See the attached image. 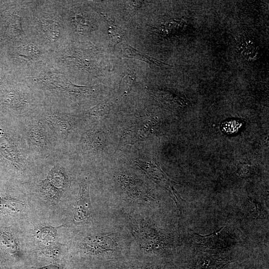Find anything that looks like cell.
<instances>
[{
  "label": "cell",
  "instance_id": "cell-7",
  "mask_svg": "<svg viewBox=\"0 0 269 269\" xmlns=\"http://www.w3.org/2000/svg\"><path fill=\"white\" fill-rule=\"evenodd\" d=\"M224 264V261H221L219 257L206 255L200 258L193 269H217Z\"/></svg>",
  "mask_w": 269,
  "mask_h": 269
},
{
  "label": "cell",
  "instance_id": "cell-20",
  "mask_svg": "<svg viewBox=\"0 0 269 269\" xmlns=\"http://www.w3.org/2000/svg\"><path fill=\"white\" fill-rule=\"evenodd\" d=\"M134 81V77L132 74L126 75L123 79L124 88V94L126 95L130 91L132 85Z\"/></svg>",
  "mask_w": 269,
  "mask_h": 269
},
{
  "label": "cell",
  "instance_id": "cell-2",
  "mask_svg": "<svg viewBox=\"0 0 269 269\" xmlns=\"http://www.w3.org/2000/svg\"><path fill=\"white\" fill-rule=\"evenodd\" d=\"M89 182L83 180L80 185V190L74 211V219L77 222L85 220L91 213V203L89 194Z\"/></svg>",
  "mask_w": 269,
  "mask_h": 269
},
{
  "label": "cell",
  "instance_id": "cell-21",
  "mask_svg": "<svg viewBox=\"0 0 269 269\" xmlns=\"http://www.w3.org/2000/svg\"><path fill=\"white\" fill-rule=\"evenodd\" d=\"M146 1H131L128 2V6L127 8V12L128 18L130 17L131 14L132 13L136 8L141 6Z\"/></svg>",
  "mask_w": 269,
  "mask_h": 269
},
{
  "label": "cell",
  "instance_id": "cell-5",
  "mask_svg": "<svg viewBox=\"0 0 269 269\" xmlns=\"http://www.w3.org/2000/svg\"><path fill=\"white\" fill-rule=\"evenodd\" d=\"M221 228L218 232H215L212 234L202 236L196 233L193 232L192 237L195 242L199 244L210 248H216L224 247V240L223 239L221 232Z\"/></svg>",
  "mask_w": 269,
  "mask_h": 269
},
{
  "label": "cell",
  "instance_id": "cell-12",
  "mask_svg": "<svg viewBox=\"0 0 269 269\" xmlns=\"http://www.w3.org/2000/svg\"><path fill=\"white\" fill-rule=\"evenodd\" d=\"M47 179L59 190L64 188L66 183L65 175L55 167L49 173Z\"/></svg>",
  "mask_w": 269,
  "mask_h": 269
},
{
  "label": "cell",
  "instance_id": "cell-6",
  "mask_svg": "<svg viewBox=\"0 0 269 269\" xmlns=\"http://www.w3.org/2000/svg\"><path fill=\"white\" fill-rule=\"evenodd\" d=\"M25 208V205L21 200L9 198L0 200V210L2 212L16 214L21 213Z\"/></svg>",
  "mask_w": 269,
  "mask_h": 269
},
{
  "label": "cell",
  "instance_id": "cell-8",
  "mask_svg": "<svg viewBox=\"0 0 269 269\" xmlns=\"http://www.w3.org/2000/svg\"><path fill=\"white\" fill-rule=\"evenodd\" d=\"M63 225L58 227L51 226H42L35 231V236L37 239L46 243L53 242L56 236L57 231Z\"/></svg>",
  "mask_w": 269,
  "mask_h": 269
},
{
  "label": "cell",
  "instance_id": "cell-19",
  "mask_svg": "<svg viewBox=\"0 0 269 269\" xmlns=\"http://www.w3.org/2000/svg\"><path fill=\"white\" fill-rule=\"evenodd\" d=\"M61 245L53 242H48L41 249L42 254L50 258H57L61 252Z\"/></svg>",
  "mask_w": 269,
  "mask_h": 269
},
{
  "label": "cell",
  "instance_id": "cell-3",
  "mask_svg": "<svg viewBox=\"0 0 269 269\" xmlns=\"http://www.w3.org/2000/svg\"><path fill=\"white\" fill-rule=\"evenodd\" d=\"M120 47V54L123 57L134 58L142 61L153 68L169 69L173 67L172 65L158 60L137 51L125 41L122 42Z\"/></svg>",
  "mask_w": 269,
  "mask_h": 269
},
{
  "label": "cell",
  "instance_id": "cell-1",
  "mask_svg": "<svg viewBox=\"0 0 269 269\" xmlns=\"http://www.w3.org/2000/svg\"><path fill=\"white\" fill-rule=\"evenodd\" d=\"M151 131L149 121H147V119L139 121L128 128L124 132L117 149L127 144H133L137 141L146 139L150 134Z\"/></svg>",
  "mask_w": 269,
  "mask_h": 269
},
{
  "label": "cell",
  "instance_id": "cell-18",
  "mask_svg": "<svg viewBox=\"0 0 269 269\" xmlns=\"http://www.w3.org/2000/svg\"><path fill=\"white\" fill-rule=\"evenodd\" d=\"M111 105L108 103H102L89 110L87 113L92 116L99 118L109 114Z\"/></svg>",
  "mask_w": 269,
  "mask_h": 269
},
{
  "label": "cell",
  "instance_id": "cell-14",
  "mask_svg": "<svg viewBox=\"0 0 269 269\" xmlns=\"http://www.w3.org/2000/svg\"><path fill=\"white\" fill-rule=\"evenodd\" d=\"M243 122L238 119H231L223 122L220 125L222 132L227 134L237 133L241 129Z\"/></svg>",
  "mask_w": 269,
  "mask_h": 269
},
{
  "label": "cell",
  "instance_id": "cell-17",
  "mask_svg": "<svg viewBox=\"0 0 269 269\" xmlns=\"http://www.w3.org/2000/svg\"><path fill=\"white\" fill-rule=\"evenodd\" d=\"M17 53L21 57L28 60L34 59L38 56V48L32 44H28L18 48Z\"/></svg>",
  "mask_w": 269,
  "mask_h": 269
},
{
  "label": "cell",
  "instance_id": "cell-9",
  "mask_svg": "<svg viewBox=\"0 0 269 269\" xmlns=\"http://www.w3.org/2000/svg\"><path fill=\"white\" fill-rule=\"evenodd\" d=\"M47 121L59 134L66 135L70 130L71 126L65 118L57 115H51L47 118Z\"/></svg>",
  "mask_w": 269,
  "mask_h": 269
},
{
  "label": "cell",
  "instance_id": "cell-13",
  "mask_svg": "<svg viewBox=\"0 0 269 269\" xmlns=\"http://www.w3.org/2000/svg\"><path fill=\"white\" fill-rule=\"evenodd\" d=\"M42 25L45 33L51 40H54L58 38L59 27L56 21L51 19H45L42 21Z\"/></svg>",
  "mask_w": 269,
  "mask_h": 269
},
{
  "label": "cell",
  "instance_id": "cell-22",
  "mask_svg": "<svg viewBox=\"0 0 269 269\" xmlns=\"http://www.w3.org/2000/svg\"><path fill=\"white\" fill-rule=\"evenodd\" d=\"M32 139L36 144L41 145L45 144L44 135H42L40 132L32 131L31 132Z\"/></svg>",
  "mask_w": 269,
  "mask_h": 269
},
{
  "label": "cell",
  "instance_id": "cell-23",
  "mask_svg": "<svg viewBox=\"0 0 269 269\" xmlns=\"http://www.w3.org/2000/svg\"><path fill=\"white\" fill-rule=\"evenodd\" d=\"M33 269H61L60 267L54 265H50L43 267Z\"/></svg>",
  "mask_w": 269,
  "mask_h": 269
},
{
  "label": "cell",
  "instance_id": "cell-4",
  "mask_svg": "<svg viewBox=\"0 0 269 269\" xmlns=\"http://www.w3.org/2000/svg\"><path fill=\"white\" fill-rule=\"evenodd\" d=\"M84 245L87 251L98 254L111 251L115 246V243L109 236L95 235L87 237L85 240Z\"/></svg>",
  "mask_w": 269,
  "mask_h": 269
},
{
  "label": "cell",
  "instance_id": "cell-24",
  "mask_svg": "<svg viewBox=\"0 0 269 269\" xmlns=\"http://www.w3.org/2000/svg\"><path fill=\"white\" fill-rule=\"evenodd\" d=\"M127 269H155L149 268V267H135V268H129Z\"/></svg>",
  "mask_w": 269,
  "mask_h": 269
},
{
  "label": "cell",
  "instance_id": "cell-16",
  "mask_svg": "<svg viewBox=\"0 0 269 269\" xmlns=\"http://www.w3.org/2000/svg\"><path fill=\"white\" fill-rule=\"evenodd\" d=\"M100 132L99 131H92L90 132L86 138H87L88 142L86 143L89 145L90 148L93 149H97L98 150L100 148H102L104 140V135L102 134H99Z\"/></svg>",
  "mask_w": 269,
  "mask_h": 269
},
{
  "label": "cell",
  "instance_id": "cell-15",
  "mask_svg": "<svg viewBox=\"0 0 269 269\" xmlns=\"http://www.w3.org/2000/svg\"><path fill=\"white\" fill-rule=\"evenodd\" d=\"M40 188L41 191L52 199L57 200L61 196V191L54 186L47 179L41 182Z\"/></svg>",
  "mask_w": 269,
  "mask_h": 269
},
{
  "label": "cell",
  "instance_id": "cell-11",
  "mask_svg": "<svg viewBox=\"0 0 269 269\" xmlns=\"http://www.w3.org/2000/svg\"><path fill=\"white\" fill-rule=\"evenodd\" d=\"M0 245L11 254H16L18 250V245L15 239L6 233H0Z\"/></svg>",
  "mask_w": 269,
  "mask_h": 269
},
{
  "label": "cell",
  "instance_id": "cell-10",
  "mask_svg": "<svg viewBox=\"0 0 269 269\" xmlns=\"http://www.w3.org/2000/svg\"><path fill=\"white\" fill-rule=\"evenodd\" d=\"M108 25V32L114 46L123 41L124 34L122 29L107 16H105Z\"/></svg>",
  "mask_w": 269,
  "mask_h": 269
}]
</instances>
